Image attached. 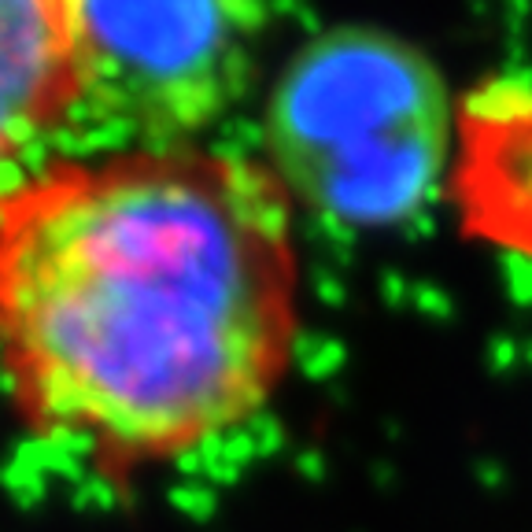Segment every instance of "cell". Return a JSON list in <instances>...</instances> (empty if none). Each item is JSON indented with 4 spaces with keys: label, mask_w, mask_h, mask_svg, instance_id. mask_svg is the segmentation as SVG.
Masks as SVG:
<instances>
[{
    "label": "cell",
    "mask_w": 532,
    "mask_h": 532,
    "mask_svg": "<svg viewBox=\"0 0 532 532\" xmlns=\"http://www.w3.org/2000/svg\"><path fill=\"white\" fill-rule=\"evenodd\" d=\"M266 26L270 0H82V108L148 145H185L252 89Z\"/></svg>",
    "instance_id": "cell-3"
},
{
    "label": "cell",
    "mask_w": 532,
    "mask_h": 532,
    "mask_svg": "<svg viewBox=\"0 0 532 532\" xmlns=\"http://www.w3.org/2000/svg\"><path fill=\"white\" fill-rule=\"evenodd\" d=\"M448 82L407 37L333 26L281 67L263 119L266 167L292 204L344 230L414 226L440 193Z\"/></svg>",
    "instance_id": "cell-2"
},
{
    "label": "cell",
    "mask_w": 532,
    "mask_h": 532,
    "mask_svg": "<svg viewBox=\"0 0 532 532\" xmlns=\"http://www.w3.org/2000/svg\"><path fill=\"white\" fill-rule=\"evenodd\" d=\"M455 200L473 237L532 255V115L518 122L459 119Z\"/></svg>",
    "instance_id": "cell-5"
},
{
    "label": "cell",
    "mask_w": 532,
    "mask_h": 532,
    "mask_svg": "<svg viewBox=\"0 0 532 532\" xmlns=\"http://www.w3.org/2000/svg\"><path fill=\"white\" fill-rule=\"evenodd\" d=\"M296 204L196 145L52 159L0 189V381L26 433L126 481L237 433L300 344Z\"/></svg>",
    "instance_id": "cell-1"
},
{
    "label": "cell",
    "mask_w": 532,
    "mask_h": 532,
    "mask_svg": "<svg viewBox=\"0 0 532 532\" xmlns=\"http://www.w3.org/2000/svg\"><path fill=\"white\" fill-rule=\"evenodd\" d=\"M82 100V0H0V178Z\"/></svg>",
    "instance_id": "cell-4"
},
{
    "label": "cell",
    "mask_w": 532,
    "mask_h": 532,
    "mask_svg": "<svg viewBox=\"0 0 532 532\" xmlns=\"http://www.w3.org/2000/svg\"><path fill=\"white\" fill-rule=\"evenodd\" d=\"M499 266H503V278H507L510 300L521 303V307H532V255L503 252Z\"/></svg>",
    "instance_id": "cell-6"
}]
</instances>
